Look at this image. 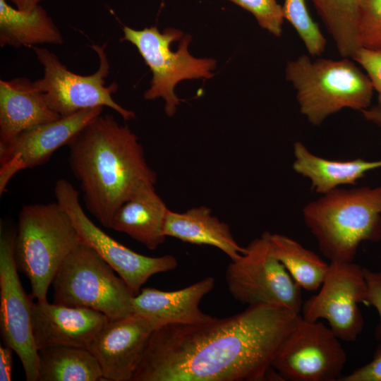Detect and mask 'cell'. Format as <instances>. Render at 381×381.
Returning <instances> with one entry per match:
<instances>
[{"label":"cell","mask_w":381,"mask_h":381,"mask_svg":"<svg viewBox=\"0 0 381 381\" xmlns=\"http://www.w3.org/2000/svg\"><path fill=\"white\" fill-rule=\"evenodd\" d=\"M299 314L259 303L230 317L155 329L132 381L267 380Z\"/></svg>","instance_id":"cell-1"},{"label":"cell","mask_w":381,"mask_h":381,"mask_svg":"<svg viewBox=\"0 0 381 381\" xmlns=\"http://www.w3.org/2000/svg\"><path fill=\"white\" fill-rule=\"evenodd\" d=\"M67 146L70 169L80 183L85 205L107 228L142 183L156 184L157 174L138 137L111 114L94 118Z\"/></svg>","instance_id":"cell-2"},{"label":"cell","mask_w":381,"mask_h":381,"mask_svg":"<svg viewBox=\"0 0 381 381\" xmlns=\"http://www.w3.org/2000/svg\"><path fill=\"white\" fill-rule=\"evenodd\" d=\"M303 216L327 258L353 262L362 242L381 239V185L334 189L308 203Z\"/></svg>","instance_id":"cell-3"},{"label":"cell","mask_w":381,"mask_h":381,"mask_svg":"<svg viewBox=\"0 0 381 381\" xmlns=\"http://www.w3.org/2000/svg\"><path fill=\"white\" fill-rule=\"evenodd\" d=\"M285 77L296 91L301 113L315 126L345 108L361 112L373 98L369 78L349 58L312 60L302 54L287 63Z\"/></svg>","instance_id":"cell-4"},{"label":"cell","mask_w":381,"mask_h":381,"mask_svg":"<svg viewBox=\"0 0 381 381\" xmlns=\"http://www.w3.org/2000/svg\"><path fill=\"white\" fill-rule=\"evenodd\" d=\"M81 243L68 213L57 203L24 205L19 212L15 255L32 297L47 301L48 289L69 253Z\"/></svg>","instance_id":"cell-5"},{"label":"cell","mask_w":381,"mask_h":381,"mask_svg":"<svg viewBox=\"0 0 381 381\" xmlns=\"http://www.w3.org/2000/svg\"><path fill=\"white\" fill-rule=\"evenodd\" d=\"M52 285L54 303L90 308L109 320L133 313L134 296L124 281L93 248L83 242L64 260Z\"/></svg>","instance_id":"cell-6"},{"label":"cell","mask_w":381,"mask_h":381,"mask_svg":"<svg viewBox=\"0 0 381 381\" xmlns=\"http://www.w3.org/2000/svg\"><path fill=\"white\" fill-rule=\"evenodd\" d=\"M121 41L133 44L152 73L150 87L144 97L152 100L162 97L168 116L174 115L181 101L174 93L176 85L182 80L210 78L216 66L213 59H197L188 51L191 37L174 28L160 32L157 26L135 30L123 27Z\"/></svg>","instance_id":"cell-7"},{"label":"cell","mask_w":381,"mask_h":381,"mask_svg":"<svg viewBox=\"0 0 381 381\" xmlns=\"http://www.w3.org/2000/svg\"><path fill=\"white\" fill-rule=\"evenodd\" d=\"M106 45H92L99 57V67L95 73L87 75L69 71L49 50L32 47L44 71L43 77L35 83L43 92L49 108L61 117L97 107L111 108L125 120L135 117L134 111L125 109L113 99L117 84L105 85L110 70Z\"/></svg>","instance_id":"cell-8"},{"label":"cell","mask_w":381,"mask_h":381,"mask_svg":"<svg viewBox=\"0 0 381 381\" xmlns=\"http://www.w3.org/2000/svg\"><path fill=\"white\" fill-rule=\"evenodd\" d=\"M270 234L265 231L228 265L225 278L233 298L248 306L265 303L284 306L300 313L301 288L272 251Z\"/></svg>","instance_id":"cell-9"},{"label":"cell","mask_w":381,"mask_h":381,"mask_svg":"<svg viewBox=\"0 0 381 381\" xmlns=\"http://www.w3.org/2000/svg\"><path fill=\"white\" fill-rule=\"evenodd\" d=\"M57 203L68 213L81 242L93 248L124 281L133 296L152 275L174 270L178 265L171 255L149 257L126 247L96 226L86 215L79 200V192L66 179L54 186Z\"/></svg>","instance_id":"cell-10"},{"label":"cell","mask_w":381,"mask_h":381,"mask_svg":"<svg viewBox=\"0 0 381 381\" xmlns=\"http://www.w3.org/2000/svg\"><path fill=\"white\" fill-rule=\"evenodd\" d=\"M346 362L345 350L332 329L299 314L272 366L284 381H336Z\"/></svg>","instance_id":"cell-11"},{"label":"cell","mask_w":381,"mask_h":381,"mask_svg":"<svg viewBox=\"0 0 381 381\" xmlns=\"http://www.w3.org/2000/svg\"><path fill=\"white\" fill-rule=\"evenodd\" d=\"M362 303L368 304L363 267L330 261L320 291L303 303L301 316L311 322L325 319L340 340L354 341L363 329Z\"/></svg>","instance_id":"cell-12"},{"label":"cell","mask_w":381,"mask_h":381,"mask_svg":"<svg viewBox=\"0 0 381 381\" xmlns=\"http://www.w3.org/2000/svg\"><path fill=\"white\" fill-rule=\"evenodd\" d=\"M16 232L0 236V329L4 345L20 358L27 381H38L39 356L32 325V300L20 281L15 255Z\"/></svg>","instance_id":"cell-13"},{"label":"cell","mask_w":381,"mask_h":381,"mask_svg":"<svg viewBox=\"0 0 381 381\" xmlns=\"http://www.w3.org/2000/svg\"><path fill=\"white\" fill-rule=\"evenodd\" d=\"M102 110L103 107H97L79 111L37 126L0 145L1 194L17 172L46 163L59 147L67 145Z\"/></svg>","instance_id":"cell-14"},{"label":"cell","mask_w":381,"mask_h":381,"mask_svg":"<svg viewBox=\"0 0 381 381\" xmlns=\"http://www.w3.org/2000/svg\"><path fill=\"white\" fill-rule=\"evenodd\" d=\"M154 330L147 320L133 313L109 320L87 348L97 359L104 380L132 381Z\"/></svg>","instance_id":"cell-15"},{"label":"cell","mask_w":381,"mask_h":381,"mask_svg":"<svg viewBox=\"0 0 381 381\" xmlns=\"http://www.w3.org/2000/svg\"><path fill=\"white\" fill-rule=\"evenodd\" d=\"M32 325L37 349L66 346L87 349L109 320L87 307H72L47 301L32 303Z\"/></svg>","instance_id":"cell-16"},{"label":"cell","mask_w":381,"mask_h":381,"mask_svg":"<svg viewBox=\"0 0 381 381\" xmlns=\"http://www.w3.org/2000/svg\"><path fill=\"white\" fill-rule=\"evenodd\" d=\"M214 286V279L207 277L177 291L143 288L133 298V313L147 320L155 329L169 325L204 322L212 316L204 313L199 305Z\"/></svg>","instance_id":"cell-17"},{"label":"cell","mask_w":381,"mask_h":381,"mask_svg":"<svg viewBox=\"0 0 381 381\" xmlns=\"http://www.w3.org/2000/svg\"><path fill=\"white\" fill-rule=\"evenodd\" d=\"M61 118L48 106L35 81L0 80V145L22 133Z\"/></svg>","instance_id":"cell-18"},{"label":"cell","mask_w":381,"mask_h":381,"mask_svg":"<svg viewBox=\"0 0 381 381\" xmlns=\"http://www.w3.org/2000/svg\"><path fill=\"white\" fill-rule=\"evenodd\" d=\"M155 186L142 183L116 210L111 224V229L128 235L150 250H155L166 239L164 226L169 210Z\"/></svg>","instance_id":"cell-19"},{"label":"cell","mask_w":381,"mask_h":381,"mask_svg":"<svg viewBox=\"0 0 381 381\" xmlns=\"http://www.w3.org/2000/svg\"><path fill=\"white\" fill-rule=\"evenodd\" d=\"M167 237L183 242L214 246L231 260L238 259L246 251L235 241L229 225L213 216L206 206L192 207L183 212L168 210L164 226Z\"/></svg>","instance_id":"cell-20"},{"label":"cell","mask_w":381,"mask_h":381,"mask_svg":"<svg viewBox=\"0 0 381 381\" xmlns=\"http://www.w3.org/2000/svg\"><path fill=\"white\" fill-rule=\"evenodd\" d=\"M294 170L310 180L315 191L322 195L342 185H356L368 171L381 168V159L367 161L361 158L339 161L313 154L304 144L294 145Z\"/></svg>","instance_id":"cell-21"},{"label":"cell","mask_w":381,"mask_h":381,"mask_svg":"<svg viewBox=\"0 0 381 381\" xmlns=\"http://www.w3.org/2000/svg\"><path fill=\"white\" fill-rule=\"evenodd\" d=\"M64 38L46 10L40 4L30 11L0 0V46L33 47L37 44H61Z\"/></svg>","instance_id":"cell-22"},{"label":"cell","mask_w":381,"mask_h":381,"mask_svg":"<svg viewBox=\"0 0 381 381\" xmlns=\"http://www.w3.org/2000/svg\"><path fill=\"white\" fill-rule=\"evenodd\" d=\"M38 381H101L100 366L85 348L53 346L38 350Z\"/></svg>","instance_id":"cell-23"},{"label":"cell","mask_w":381,"mask_h":381,"mask_svg":"<svg viewBox=\"0 0 381 381\" xmlns=\"http://www.w3.org/2000/svg\"><path fill=\"white\" fill-rule=\"evenodd\" d=\"M270 240L273 254L301 289L312 291L320 288L329 263L286 236L270 234Z\"/></svg>","instance_id":"cell-24"},{"label":"cell","mask_w":381,"mask_h":381,"mask_svg":"<svg viewBox=\"0 0 381 381\" xmlns=\"http://www.w3.org/2000/svg\"><path fill=\"white\" fill-rule=\"evenodd\" d=\"M342 57L361 47L358 26L361 0H311Z\"/></svg>","instance_id":"cell-25"},{"label":"cell","mask_w":381,"mask_h":381,"mask_svg":"<svg viewBox=\"0 0 381 381\" xmlns=\"http://www.w3.org/2000/svg\"><path fill=\"white\" fill-rule=\"evenodd\" d=\"M282 8L284 19L294 27L308 54L312 56L321 55L326 40L310 16L305 0H284Z\"/></svg>","instance_id":"cell-26"},{"label":"cell","mask_w":381,"mask_h":381,"mask_svg":"<svg viewBox=\"0 0 381 381\" xmlns=\"http://www.w3.org/2000/svg\"><path fill=\"white\" fill-rule=\"evenodd\" d=\"M358 37L361 47L381 51V0H361Z\"/></svg>","instance_id":"cell-27"},{"label":"cell","mask_w":381,"mask_h":381,"mask_svg":"<svg viewBox=\"0 0 381 381\" xmlns=\"http://www.w3.org/2000/svg\"><path fill=\"white\" fill-rule=\"evenodd\" d=\"M250 12L258 25L276 37L282 33L284 20L282 6L277 0H226Z\"/></svg>","instance_id":"cell-28"},{"label":"cell","mask_w":381,"mask_h":381,"mask_svg":"<svg viewBox=\"0 0 381 381\" xmlns=\"http://www.w3.org/2000/svg\"><path fill=\"white\" fill-rule=\"evenodd\" d=\"M351 59L365 71L381 105V51L360 47Z\"/></svg>","instance_id":"cell-29"},{"label":"cell","mask_w":381,"mask_h":381,"mask_svg":"<svg viewBox=\"0 0 381 381\" xmlns=\"http://www.w3.org/2000/svg\"><path fill=\"white\" fill-rule=\"evenodd\" d=\"M338 381H381V346L369 363L349 375L341 376Z\"/></svg>","instance_id":"cell-30"},{"label":"cell","mask_w":381,"mask_h":381,"mask_svg":"<svg viewBox=\"0 0 381 381\" xmlns=\"http://www.w3.org/2000/svg\"><path fill=\"white\" fill-rule=\"evenodd\" d=\"M363 272L368 288V304L373 306L378 313L380 324L377 333L381 337V270L363 267Z\"/></svg>","instance_id":"cell-31"},{"label":"cell","mask_w":381,"mask_h":381,"mask_svg":"<svg viewBox=\"0 0 381 381\" xmlns=\"http://www.w3.org/2000/svg\"><path fill=\"white\" fill-rule=\"evenodd\" d=\"M13 350L4 345L0 346V380L11 381L13 372Z\"/></svg>","instance_id":"cell-32"},{"label":"cell","mask_w":381,"mask_h":381,"mask_svg":"<svg viewBox=\"0 0 381 381\" xmlns=\"http://www.w3.org/2000/svg\"><path fill=\"white\" fill-rule=\"evenodd\" d=\"M361 113L365 119L381 128V105L368 107Z\"/></svg>","instance_id":"cell-33"},{"label":"cell","mask_w":381,"mask_h":381,"mask_svg":"<svg viewBox=\"0 0 381 381\" xmlns=\"http://www.w3.org/2000/svg\"><path fill=\"white\" fill-rule=\"evenodd\" d=\"M11 2L17 8L24 11H30L35 6L40 4L42 0H8Z\"/></svg>","instance_id":"cell-34"}]
</instances>
